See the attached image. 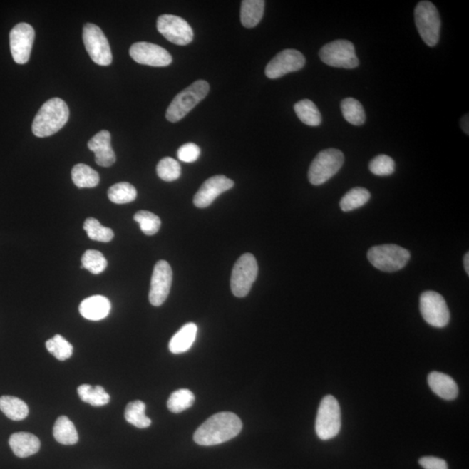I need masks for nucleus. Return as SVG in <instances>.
I'll return each instance as SVG.
<instances>
[{"instance_id": "f257e3e1", "label": "nucleus", "mask_w": 469, "mask_h": 469, "mask_svg": "<svg viewBox=\"0 0 469 469\" xmlns=\"http://www.w3.org/2000/svg\"><path fill=\"white\" fill-rule=\"evenodd\" d=\"M242 428V421L234 413H217L197 429L194 440L200 446H215L234 438L239 435Z\"/></svg>"}, {"instance_id": "f03ea898", "label": "nucleus", "mask_w": 469, "mask_h": 469, "mask_svg": "<svg viewBox=\"0 0 469 469\" xmlns=\"http://www.w3.org/2000/svg\"><path fill=\"white\" fill-rule=\"evenodd\" d=\"M70 111L61 98H53L43 104L34 120L33 133L36 137L53 136L66 125Z\"/></svg>"}, {"instance_id": "7ed1b4c3", "label": "nucleus", "mask_w": 469, "mask_h": 469, "mask_svg": "<svg viewBox=\"0 0 469 469\" xmlns=\"http://www.w3.org/2000/svg\"><path fill=\"white\" fill-rule=\"evenodd\" d=\"M209 91V83L202 79L182 90L174 98L167 109V120L172 123L180 121L207 96Z\"/></svg>"}, {"instance_id": "20e7f679", "label": "nucleus", "mask_w": 469, "mask_h": 469, "mask_svg": "<svg viewBox=\"0 0 469 469\" xmlns=\"http://www.w3.org/2000/svg\"><path fill=\"white\" fill-rule=\"evenodd\" d=\"M368 259L373 267L381 272H396L407 265L411 253L398 245H379L368 250Z\"/></svg>"}, {"instance_id": "39448f33", "label": "nucleus", "mask_w": 469, "mask_h": 469, "mask_svg": "<svg viewBox=\"0 0 469 469\" xmlns=\"http://www.w3.org/2000/svg\"><path fill=\"white\" fill-rule=\"evenodd\" d=\"M344 163V155L337 149L321 150L309 167L308 177L313 185H321L339 172Z\"/></svg>"}, {"instance_id": "423d86ee", "label": "nucleus", "mask_w": 469, "mask_h": 469, "mask_svg": "<svg viewBox=\"0 0 469 469\" xmlns=\"http://www.w3.org/2000/svg\"><path fill=\"white\" fill-rule=\"evenodd\" d=\"M415 21L421 39L427 46L434 47L438 43L442 22L434 4L421 1L415 9Z\"/></svg>"}, {"instance_id": "0eeeda50", "label": "nucleus", "mask_w": 469, "mask_h": 469, "mask_svg": "<svg viewBox=\"0 0 469 469\" xmlns=\"http://www.w3.org/2000/svg\"><path fill=\"white\" fill-rule=\"evenodd\" d=\"M341 427V409L339 401L332 396H326L318 408L316 432L321 440H328L339 434Z\"/></svg>"}, {"instance_id": "6e6552de", "label": "nucleus", "mask_w": 469, "mask_h": 469, "mask_svg": "<svg viewBox=\"0 0 469 469\" xmlns=\"http://www.w3.org/2000/svg\"><path fill=\"white\" fill-rule=\"evenodd\" d=\"M258 274V265L255 257L250 253H245L240 257L234 265L230 288L233 295L244 297L248 295L255 283Z\"/></svg>"}, {"instance_id": "1a4fd4ad", "label": "nucleus", "mask_w": 469, "mask_h": 469, "mask_svg": "<svg viewBox=\"0 0 469 469\" xmlns=\"http://www.w3.org/2000/svg\"><path fill=\"white\" fill-rule=\"evenodd\" d=\"M319 56L326 65L336 68L354 69L359 66L355 46L344 39L327 43L320 50Z\"/></svg>"}, {"instance_id": "9d476101", "label": "nucleus", "mask_w": 469, "mask_h": 469, "mask_svg": "<svg viewBox=\"0 0 469 469\" xmlns=\"http://www.w3.org/2000/svg\"><path fill=\"white\" fill-rule=\"evenodd\" d=\"M83 41L91 61L98 66H110L113 62L108 39L103 31L94 24L87 23L83 29Z\"/></svg>"}, {"instance_id": "9b49d317", "label": "nucleus", "mask_w": 469, "mask_h": 469, "mask_svg": "<svg viewBox=\"0 0 469 469\" xmlns=\"http://www.w3.org/2000/svg\"><path fill=\"white\" fill-rule=\"evenodd\" d=\"M420 311L423 319L433 327H446L450 320L446 301L440 294L431 290L421 294Z\"/></svg>"}, {"instance_id": "f8f14e48", "label": "nucleus", "mask_w": 469, "mask_h": 469, "mask_svg": "<svg viewBox=\"0 0 469 469\" xmlns=\"http://www.w3.org/2000/svg\"><path fill=\"white\" fill-rule=\"evenodd\" d=\"M157 28L167 41L177 46H187L193 41L192 26L184 19L172 14L161 15Z\"/></svg>"}, {"instance_id": "ddd939ff", "label": "nucleus", "mask_w": 469, "mask_h": 469, "mask_svg": "<svg viewBox=\"0 0 469 469\" xmlns=\"http://www.w3.org/2000/svg\"><path fill=\"white\" fill-rule=\"evenodd\" d=\"M35 38L34 27L27 23H19L10 33V48L14 61L25 65L29 61Z\"/></svg>"}, {"instance_id": "4468645a", "label": "nucleus", "mask_w": 469, "mask_h": 469, "mask_svg": "<svg viewBox=\"0 0 469 469\" xmlns=\"http://www.w3.org/2000/svg\"><path fill=\"white\" fill-rule=\"evenodd\" d=\"M305 62L304 56L299 51L284 50L269 61L266 66L265 74L270 79L279 78L286 74L303 69Z\"/></svg>"}, {"instance_id": "2eb2a0df", "label": "nucleus", "mask_w": 469, "mask_h": 469, "mask_svg": "<svg viewBox=\"0 0 469 469\" xmlns=\"http://www.w3.org/2000/svg\"><path fill=\"white\" fill-rule=\"evenodd\" d=\"M172 284V269L168 262L158 261L155 265L150 289V303L153 306H161L168 297Z\"/></svg>"}, {"instance_id": "dca6fc26", "label": "nucleus", "mask_w": 469, "mask_h": 469, "mask_svg": "<svg viewBox=\"0 0 469 469\" xmlns=\"http://www.w3.org/2000/svg\"><path fill=\"white\" fill-rule=\"evenodd\" d=\"M130 57L141 65L165 67L172 63V55L163 47L148 42L133 43L130 49Z\"/></svg>"}, {"instance_id": "f3484780", "label": "nucleus", "mask_w": 469, "mask_h": 469, "mask_svg": "<svg viewBox=\"0 0 469 469\" xmlns=\"http://www.w3.org/2000/svg\"><path fill=\"white\" fill-rule=\"evenodd\" d=\"M234 182L230 178L218 175L210 177L198 190L194 197V205L197 208L208 207L221 194L233 188Z\"/></svg>"}, {"instance_id": "a211bd4d", "label": "nucleus", "mask_w": 469, "mask_h": 469, "mask_svg": "<svg viewBox=\"0 0 469 469\" xmlns=\"http://www.w3.org/2000/svg\"><path fill=\"white\" fill-rule=\"evenodd\" d=\"M111 138L108 130H101L90 139L88 148L95 153V161L102 167H110L116 162L115 154L110 144Z\"/></svg>"}, {"instance_id": "6ab92c4d", "label": "nucleus", "mask_w": 469, "mask_h": 469, "mask_svg": "<svg viewBox=\"0 0 469 469\" xmlns=\"http://www.w3.org/2000/svg\"><path fill=\"white\" fill-rule=\"evenodd\" d=\"M110 302L104 296H93L83 300L79 305L81 316L90 321H100L109 316Z\"/></svg>"}, {"instance_id": "aec40b11", "label": "nucleus", "mask_w": 469, "mask_h": 469, "mask_svg": "<svg viewBox=\"0 0 469 469\" xmlns=\"http://www.w3.org/2000/svg\"><path fill=\"white\" fill-rule=\"evenodd\" d=\"M11 450L19 458H26L37 454L41 449V440L31 433L19 432L11 435L9 439Z\"/></svg>"}, {"instance_id": "412c9836", "label": "nucleus", "mask_w": 469, "mask_h": 469, "mask_svg": "<svg viewBox=\"0 0 469 469\" xmlns=\"http://www.w3.org/2000/svg\"><path fill=\"white\" fill-rule=\"evenodd\" d=\"M429 388L444 400H455L458 396V386L452 377L440 372H432L428 377Z\"/></svg>"}, {"instance_id": "4be33fe9", "label": "nucleus", "mask_w": 469, "mask_h": 469, "mask_svg": "<svg viewBox=\"0 0 469 469\" xmlns=\"http://www.w3.org/2000/svg\"><path fill=\"white\" fill-rule=\"evenodd\" d=\"M197 334V326L196 324L190 323L182 326L170 339V351L176 355L188 351L196 340Z\"/></svg>"}, {"instance_id": "5701e85b", "label": "nucleus", "mask_w": 469, "mask_h": 469, "mask_svg": "<svg viewBox=\"0 0 469 469\" xmlns=\"http://www.w3.org/2000/svg\"><path fill=\"white\" fill-rule=\"evenodd\" d=\"M264 0H244L241 4V22L246 28H253L260 23L264 13Z\"/></svg>"}, {"instance_id": "b1692460", "label": "nucleus", "mask_w": 469, "mask_h": 469, "mask_svg": "<svg viewBox=\"0 0 469 469\" xmlns=\"http://www.w3.org/2000/svg\"><path fill=\"white\" fill-rule=\"evenodd\" d=\"M53 436L58 443L74 445L78 442V434L73 421L68 417L59 416L54 424Z\"/></svg>"}, {"instance_id": "393cba45", "label": "nucleus", "mask_w": 469, "mask_h": 469, "mask_svg": "<svg viewBox=\"0 0 469 469\" xmlns=\"http://www.w3.org/2000/svg\"><path fill=\"white\" fill-rule=\"evenodd\" d=\"M0 411L8 418L13 421H22L29 414V408L25 401L11 396L0 397Z\"/></svg>"}, {"instance_id": "a878e982", "label": "nucleus", "mask_w": 469, "mask_h": 469, "mask_svg": "<svg viewBox=\"0 0 469 469\" xmlns=\"http://www.w3.org/2000/svg\"><path fill=\"white\" fill-rule=\"evenodd\" d=\"M71 178L78 188H93L99 184L98 173L85 164H78L71 170Z\"/></svg>"}, {"instance_id": "bb28decb", "label": "nucleus", "mask_w": 469, "mask_h": 469, "mask_svg": "<svg viewBox=\"0 0 469 469\" xmlns=\"http://www.w3.org/2000/svg\"><path fill=\"white\" fill-rule=\"evenodd\" d=\"M78 393L79 398L83 403H89L94 407L105 406L110 401L109 393L101 386L83 384L78 388Z\"/></svg>"}, {"instance_id": "cd10ccee", "label": "nucleus", "mask_w": 469, "mask_h": 469, "mask_svg": "<svg viewBox=\"0 0 469 469\" xmlns=\"http://www.w3.org/2000/svg\"><path fill=\"white\" fill-rule=\"evenodd\" d=\"M294 110L298 118L304 125L309 126H319L321 124V115L317 106L309 99H304L294 105Z\"/></svg>"}, {"instance_id": "c85d7f7f", "label": "nucleus", "mask_w": 469, "mask_h": 469, "mask_svg": "<svg viewBox=\"0 0 469 469\" xmlns=\"http://www.w3.org/2000/svg\"><path fill=\"white\" fill-rule=\"evenodd\" d=\"M371 200V193L361 187H356L344 195L340 201V207L344 212L363 207Z\"/></svg>"}, {"instance_id": "c756f323", "label": "nucleus", "mask_w": 469, "mask_h": 469, "mask_svg": "<svg viewBox=\"0 0 469 469\" xmlns=\"http://www.w3.org/2000/svg\"><path fill=\"white\" fill-rule=\"evenodd\" d=\"M341 110L345 120L353 125H363L366 120L364 106L355 98H347L341 103Z\"/></svg>"}, {"instance_id": "7c9ffc66", "label": "nucleus", "mask_w": 469, "mask_h": 469, "mask_svg": "<svg viewBox=\"0 0 469 469\" xmlns=\"http://www.w3.org/2000/svg\"><path fill=\"white\" fill-rule=\"evenodd\" d=\"M146 406L141 401H131L127 405L125 412V420L133 426L138 428H146L150 426L152 421L145 415Z\"/></svg>"}, {"instance_id": "2f4dec72", "label": "nucleus", "mask_w": 469, "mask_h": 469, "mask_svg": "<svg viewBox=\"0 0 469 469\" xmlns=\"http://www.w3.org/2000/svg\"><path fill=\"white\" fill-rule=\"evenodd\" d=\"M109 200L117 205L129 204L137 198V190L129 182H118L108 190Z\"/></svg>"}, {"instance_id": "473e14b6", "label": "nucleus", "mask_w": 469, "mask_h": 469, "mask_svg": "<svg viewBox=\"0 0 469 469\" xmlns=\"http://www.w3.org/2000/svg\"><path fill=\"white\" fill-rule=\"evenodd\" d=\"M194 401L195 396L192 391L186 388L178 389L170 395L167 407L170 412L178 414L192 407Z\"/></svg>"}, {"instance_id": "72a5a7b5", "label": "nucleus", "mask_w": 469, "mask_h": 469, "mask_svg": "<svg viewBox=\"0 0 469 469\" xmlns=\"http://www.w3.org/2000/svg\"><path fill=\"white\" fill-rule=\"evenodd\" d=\"M83 230L90 239L93 241L108 242L114 237L113 230L103 226L96 218H87L83 224Z\"/></svg>"}, {"instance_id": "f704fd0d", "label": "nucleus", "mask_w": 469, "mask_h": 469, "mask_svg": "<svg viewBox=\"0 0 469 469\" xmlns=\"http://www.w3.org/2000/svg\"><path fill=\"white\" fill-rule=\"evenodd\" d=\"M47 351L59 361L69 359L73 353V347L61 335H56L46 344Z\"/></svg>"}, {"instance_id": "c9c22d12", "label": "nucleus", "mask_w": 469, "mask_h": 469, "mask_svg": "<svg viewBox=\"0 0 469 469\" xmlns=\"http://www.w3.org/2000/svg\"><path fill=\"white\" fill-rule=\"evenodd\" d=\"M82 268L89 270L93 275L101 274L108 265L106 258L98 250H86L82 257Z\"/></svg>"}, {"instance_id": "e433bc0d", "label": "nucleus", "mask_w": 469, "mask_h": 469, "mask_svg": "<svg viewBox=\"0 0 469 469\" xmlns=\"http://www.w3.org/2000/svg\"><path fill=\"white\" fill-rule=\"evenodd\" d=\"M158 176L165 182H172L181 176V166L176 159L164 158L157 166Z\"/></svg>"}, {"instance_id": "4c0bfd02", "label": "nucleus", "mask_w": 469, "mask_h": 469, "mask_svg": "<svg viewBox=\"0 0 469 469\" xmlns=\"http://www.w3.org/2000/svg\"><path fill=\"white\" fill-rule=\"evenodd\" d=\"M134 220L140 225V229L147 236H153L161 227V220L153 212L140 210L135 214Z\"/></svg>"}, {"instance_id": "58836bf2", "label": "nucleus", "mask_w": 469, "mask_h": 469, "mask_svg": "<svg viewBox=\"0 0 469 469\" xmlns=\"http://www.w3.org/2000/svg\"><path fill=\"white\" fill-rule=\"evenodd\" d=\"M369 170L376 176H391L396 170V163L387 155H379L373 158L368 165Z\"/></svg>"}, {"instance_id": "ea45409f", "label": "nucleus", "mask_w": 469, "mask_h": 469, "mask_svg": "<svg viewBox=\"0 0 469 469\" xmlns=\"http://www.w3.org/2000/svg\"><path fill=\"white\" fill-rule=\"evenodd\" d=\"M201 154L200 146L193 143H187L182 145L177 150V158L185 163H193L197 161Z\"/></svg>"}, {"instance_id": "a19ab883", "label": "nucleus", "mask_w": 469, "mask_h": 469, "mask_svg": "<svg viewBox=\"0 0 469 469\" xmlns=\"http://www.w3.org/2000/svg\"><path fill=\"white\" fill-rule=\"evenodd\" d=\"M419 464L424 469H448L446 460L434 456L421 457Z\"/></svg>"}, {"instance_id": "79ce46f5", "label": "nucleus", "mask_w": 469, "mask_h": 469, "mask_svg": "<svg viewBox=\"0 0 469 469\" xmlns=\"http://www.w3.org/2000/svg\"><path fill=\"white\" fill-rule=\"evenodd\" d=\"M468 125H469L468 114H467L465 115V116L462 118V122H460V125H462L464 133H467L468 135L469 134Z\"/></svg>"}, {"instance_id": "37998d69", "label": "nucleus", "mask_w": 469, "mask_h": 469, "mask_svg": "<svg viewBox=\"0 0 469 469\" xmlns=\"http://www.w3.org/2000/svg\"><path fill=\"white\" fill-rule=\"evenodd\" d=\"M464 269L465 272L469 275V254L467 253L464 257Z\"/></svg>"}]
</instances>
